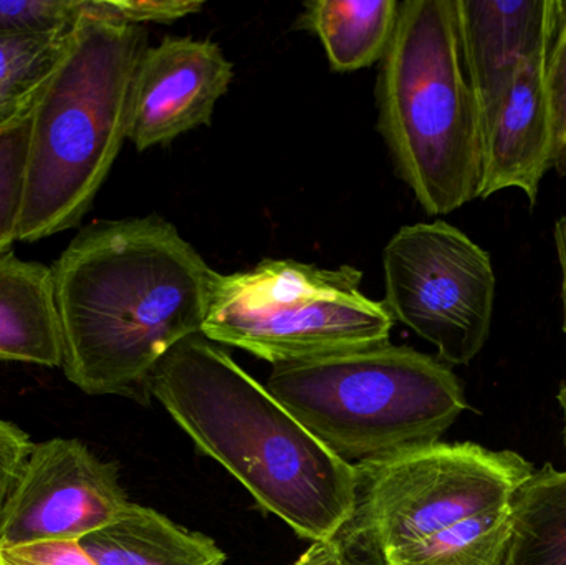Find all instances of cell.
Instances as JSON below:
<instances>
[{
    "mask_svg": "<svg viewBox=\"0 0 566 565\" xmlns=\"http://www.w3.org/2000/svg\"><path fill=\"white\" fill-rule=\"evenodd\" d=\"M52 271L66 380L92 397L142 401L165 355L202 334L218 279L156 215L92 222Z\"/></svg>",
    "mask_w": 566,
    "mask_h": 565,
    "instance_id": "obj_1",
    "label": "cell"
},
{
    "mask_svg": "<svg viewBox=\"0 0 566 565\" xmlns=\"http://www.w3.org/2000/svg\"><path fill=\"white\" fill-rule=\"evenodd\" d=\"M149 395L303 540H335L352 523L356 467L313 437L221 345L202 334L179 342L153 372Z\"/></svg>",
    "mask_w": 566,
    "mask_h": 565,
    "instance_id": "obj_2",
    "label": "cell"
},
{
    "mask_svg": "<svg viewBox=\"0 0 566 565\" xmlns=\"http://www.w3.org/2000/svg\"><path fill=\"white\" fill-rule=\"evenodd\" d=\"M356 471L355 516L339 536L376 565H501L535 473L514 451L441 441Z\"/></svg>",
    "mask_w": 566,
    "mask_h": 565,
    "instance_id": "obj_3",
    "label": "cell"
},
{
    "mask_svg": "<svg viewBox=\"0 0 566 565\" xmlns=\"http://www.w3.org/2000/svg\"><path fill=\"white\" fill-rule=\"evenodd\" d=\"M146 49L143 25L108 19L88 0L33 105L20 242L76 228L92 208L128 139Z\"/></svg>",
    "mask_w": 566,
    "mask_h": 565,
    "instance_id": "obj_4",
    "label": "cell"
},
{
    "mask_svg": "<svg viewBox=\"0 0 566 565\" xmlns=\"http://www.w3.org/2000/svg\"><path fill=\"white\" fill-rule=\"evenodd\" d=\"M376 103L396 175L428 215L479 199L481 109L465 69L458 0L399 2Z\"/></svg>",
    "mask_w": 566,
    "mask_h": 565,
    "instance_id": "obj_5",
    "label": "cell"
},
{
    "mask_svg": "<svg viewBox=\"0 0 566 565\" xmlns=\"http://www.w3.org/2000/svg\"><path fill=\"white\" fill-rule=\"evenodd\" d=\"M265 388L353 467L438 443L468 410L444 362L389 342L274 365Z\"/></svg>",
    "mask_w": 566,
    "mask_h": 565,
    "instance_id": "obj_6",
    "label": "cell"
},
{
    "mask_svg": "<svg viewBox=\"0 0 566 565\" xmlns=\"http://www.w3.org/2000/svg\"><path fill=\"white\" fill-rule=\"evenodd\" d=\"M352 265L318 268L264 259L218 274L202 335L274 365L386 344L392 321L382 302L361 291Z\"/></svg>",
    "mask_w": 566,
    "mask_h": 565,
    "instance_id": "obj_7",
    "label": "cell"
},
{
    "mask_svg": "<svg viewBox=\"0 0 566 565\" xmlns=\"http://www.w3.org/2000/svg\"><path fill=\"white\" fill-rule=\"evenodd\" d=\"M392 321L434 345L449 365H468L491 335L495 274L491 255L449 222L402 226L382 251Z\"/></svg>",
    "mask_w": 566,
    "mask_h": 565,
    "instance_id": "obj_8",
    "label": "cell"
},
{
    "mask_svg": "<svg viewBox=\"0 0 566 565\" xmlns=\"http://www.w3.org/2000/svg\"><path fill=\"white\" fill-rule=\"evenodd\" d=\"M132 501L116 463L76 438L33 443L0 511V547L80 541L115 523Z\"/></svg>",
    "mask_w": 566,
    "mask_h": 565,
    "instance_id": "obj_9",
    "label": "cell"
},
{
    "mask_svg": "<svg viewBox=\"0 0 566 565\" xmlns=\"http://www.w3.org/2000/svg\"><path fill=\"white\" fill-rule=\"evenodd\" d=\"M232 79L234 65L212 40L166 36L148 46L133 85L129 142L145 151L211 125Z\"/></svg>",
    "mask_w": 566,
    "mask_h": 565,
    "instance_id": "obj_10",
    "label": "cell"
},
{
    "mask_svg": "<svg viewBox=\"0 0 566 565\" xmlns=\"http://www.w3.org/2000/svg\"><path fill=\"white\" fill-rule=\"evenodd\" d=\"M545 52L525 60L501 98L482 115L479 199L505 189H521L535 205L545 175L554 169V123L545 86Z\"/></svg>",
    "mask_w": 566,
    "mask_h": 565,
    "instance_id": "obj_11",
    "label": "cell"
},
{
    "mask_svg": "<svg viewBox=\"0 0 566 565\" xmlns=\"http://www.w3.org/2000/svg\"><path fill=\"white\" fill-rule=\"evenodd\" d=\"M558 2L458 0L465 69L481 118L511 85L518 66L547 50Z\"/></svg>",
    "mask_w": 566,
    "mask_h": 565,
    "instance_id": "obj_12",
    "label": "cell"
},
{
    "mask_svg": "<svg viewBox=\"0 0 566 565\" xmlns=\"http://www.w3.org/2000/svg\"><path fill=\"white\" fill-rule=\"evenodd\" d=\"M62 360L52 268L23 261L13 251L0 254V364L60 368Z\"/></svg>",
    "mask_w": 566,
    "mask_h": 565,
    "instance_id": "obj_13",
    "label": "cell"
},
{
    "mask_svg": "<svg viewBox=\"0 0 566 565\" xmlns=\"http://www.w3.org/2000/svg\"><path fill=\"white\" fill-rule=\"evenodd\" d=\"M78 543L96 565L226 563V554L211 537L185 530L158 511L135 503L115 523Z\"/></svg>",
    "mask_w": 566,
    "mask_h": 565,
    "instance_id": "obj_14",
    "label": "cell"
},
{
    "mask_svg": "<svg viewBox=\"0 0 566 565\" xmlns=\"http://www.w3.org/2000/svg\"><path fill=\"white\" fill-rule=\"evenodd\" d=\"M398 10V0H313L298 27L318 36L333 72H356L381 62Z\"/></svg>",
    "mask_w": 566,
    "mask_h": 565,
    "instance_id": "obj_15",
    "label": "cell"
},
{
    "mask_svg": "<svg viewBox=\"0 0 566 565\" xmlns=\"http://www.w3.org/2000/svg\"><path fill=\"white\" fill-rule=\"evenodd\" d=\"M501 565H566V470L547 464L521 488Z\"/></svg>",
    "mask_w": 566,
    "mask_h": 565,
    "instance_id": "obj_16",
    "label": "cell"
},
{
    "mask_svg": "<svg viewBox=\"0 0 566 565\" xmlns=\"http://www.w3.org/2000/svg\"><path fill=\"white\" fill-rule=\"evenodd\" d=\"M72 29L42 35L0 36V128L32 113L40 92L69 46Z\"/></svg>",
    "mask_w": 566,
    "mask_h": 565,
    "instance_id": "obj_17",
    "label": "cell"
},
{
    "mask_svg": "<svg viewBox=\"0 0 566 565\" xmlns=\"http://www.w3.org/2000/svg\"><path fill=\"white\" fill-rule=\"evenodd\" d=\"M32 113L0 128V254L19 241Z\"/></svg>",
    "mask_w": 566,
    "mask_h": 565,
    "instance_id": "obj_18",
    "label": "cell"
},
{
    "mask_svg": "<svg viewBox=\"0 0 566 565\" xmlns=\"http://www.w3.org/2000/svg\"><path fill=\"white\" fill-rule=\"evenodd\" d=\"M86 6L88 0H0V36L72 29Z\"/></svg>",
    "mask_w": 566,
    "mask_h": 565,
    "instance_id": "obj_19",
    "label": "cell"
},
{
    "mask_svg": "<svg viewBox=\"0 0 566 565\" xmlns=\"http://www.w3.org/2000/svg\"><path fill=\"white\" fill-rule=\"evenodd\" d=\"M545 86L554 123V168L566 175V0L558 2L557 19L545 52Z\"/></svg>",
    "mask_w": 566,
    "mask_h": 565,
    "instance_id": "obj_20",
    "label": "cell"
},
{
    "mask_svg": "<svg viewBox=\"0 0 566 565\" xmlns=\"http://www.w3.org/2000/svg\"><path fill=\"white\" fill-rule=\"evenodd\" d=\"M99 12L118 22L143 25V23H168L182 17L199 13L202 2L186 0H96Z\"/></svg>",
    "mask_w": 566,
    "mask_h": 565,
    "instance_id": "obj_21",
    "label": "cell"
},
{
    "mask_svg": "<svg viewBox=\"0 0 566 565\" xmlns=\"http://www.w3.org/2000/svg\"><path fill=\"white\" fill-rule=\"evenodd\" d=\"M0 565H96L78 541H46L0 547Z\"/></svg>",
    "mask_w": 566,
    "mask_h": 565,
    "instance_id": "obj_22",
    "label": "cell"
},
{
    "mask_svg": "<svg viewBox=\"0 0 566 565\" xmlns=\"http://www.w3.org/2000/svg\"><path fill=\"white\" fill-rule=\"evenodd\" d=\"M32 448V440L25 431L0 418V511Z\"/></svg>",
    "mask_w": 566,
    "mask_h": 565,
    "instance_id": "obj_23",
    "label": "cell"
},
{
    "mask_svg": "<svg viewBox=\"0 0 566 565\" xmlns=\"http://www.w3.org/2000/svg\"><path fill=\"white\" fill-rule=\"evenodd\" d=\"M289 565H369L353 553L352 546L342 536L329 541H316L308 550Z\"/></svg>",
    "mask_w": 566,
    "mask_h": 565,
    "instance_id": "obj_24",
    "label": "cell"
},
{
    "mask_svg": "<svg viewBox=\"0 0 566 565\" xmlns=\"http://www.w3.org/2000/svg\"><path fill=\"white\" fill-rule=\"evenodd\" d=\"M554 239L562 271V304H564V332L566 335V216L555 222Z\"/></svg>",
    "mask_w": 566,
    "mask_h": 565,
    "instance_id": "obj_25",
    "label": "cell"
},
{
    "mask_svg": "<svg viewBox=\"0 0 566 565\" xmlns=\"http://www.w3.org/2000/svg\"><path fill=\"white\" fill-rule=\"evenodd\" d=\"M558 401H560L562 410H564L565 417V443H566V381L562 385L560 391H558Z\"/></svg>",
    "mask_w": 566,
    "mask_h": 565,
    "instance_id": "obj_26",
    "label": "cell"
}]
</instances>
